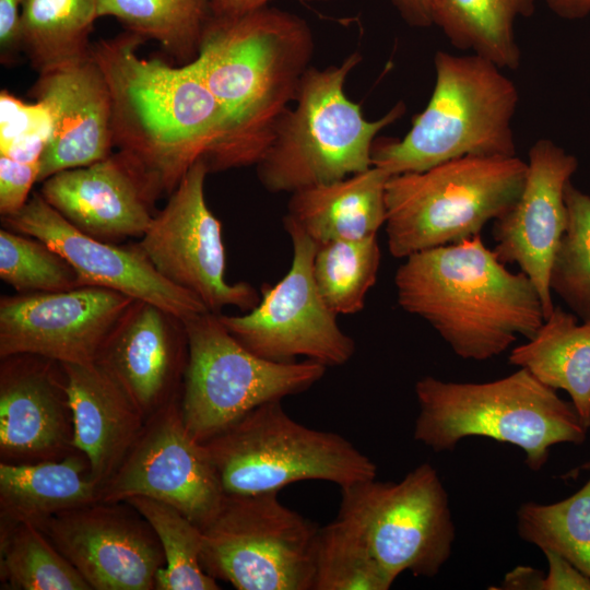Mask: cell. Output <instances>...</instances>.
Returning <instances> with one entry per match:
<instances>
[{
  "mask_svg": "<svg viewBox=\"0 0 590 590\" xmlns=\"http://www.w3.org/2000/svg\"><path fill=\"white\" fill-rule=\"evenodd\" d=\"M312 31L300 16L262 7L209 19L193 61L214 97L223 138L209 172L256 165L311 67Z\"/></svg>",
  "mask_w": 590,
  "mask_h": 590,
  "instance_id": "obj_1",
  "label": "cell"
},
{
  "mask_svg": "<svg viewBox=\"0 0 590 590\" xmlns=\"http://www.w3.org/2000/svg\"><path fill=\"white\" fill-rule=\"evenodd\" d=\"M144 42L125 31L96 42L92 55L110 93L114 146L143 169L162 197L198 160L215 152L224 129L194 62L174 67L141 58Z\"/></svg>",
  "mask_w": 590,
  "mask_h": 590,
  "instance_id": "obj_2",
  "label": "cell"
},
{
  "mask_svg": "<svg viewBox=\"0 0 590 590\" xmlns=\"http://www.w3.org/2000/svg\"><path fill=\"white\" fill-rule=\"evenodd\" d=\"M404 259L394 275L399 306L461 358L498 356L519 337L531 339L545 319L533 282L510 272L481 235Z\"/></svg>",
  "mask_w": 590,
  "mask_h": 590,
  "instance_id": "obj_3",
  "label": "cell"
},
{
  "mask_svg": "<svg viewBox=\"0 0 590 590\" xmlns=\"http://www.w3.org/2000/svg\"><path fill=\"white\" fill-rule=\"evenodd\" d=\"M415 396L414 439L436 452L452 450L467 437H486L519 447L528 468L539 472L553 446L581 445L587 437L573 403L522 367L487 382L425 376L416 381Z\"/></svg>",
  "mask_w": 590,
  "mask_h": 590,
  "instance_id": "obj_4",
  "label": "cell"
},
{
  "mask_svg": "<svg viewBox=\"0 0 590 590\" xmlns=\"http://www.w3.org/2000/svg\"><path fill=\"white\" fill-rule=\"evenodd\" d=\"M434 69L426 107L402 139L375 140L373 166L393 176L468 155H517L512 119L519 93L503 69L475 54L442 50Z\"/></svg>",
  "mask_w": 590,
  "mask_h": 590,
  "instance_id": "obj_5",
  "label": "cell"
},
{
  "mask_svg": "<svg viewBox=\"0 0 590 590\" xmlns=\"http://www.w3.org/2000/svg\"><path fill=\"white\" fill-rule=\"evenodd\" d=\"M361 61L362 55L354 51L340 64L306 71L295 107L283 116L270 146L255 165L267 191L293 193L373 167L377 134L406 108L398 102L377 120L364 117L361 106L344 92L346 78Z\"/></svg>",
  "mask_w": 590,
  "mask_h": 590,
  "instance_id": "obj_6",
  "label": "cell"
},
{
  "mask_svg": "<svg viewBox=\"0 0 590 590\" xmlns=\"http://www.w3.org/2000/svg\"><path fill=\"white\" fill-rule=\"evenodd\" d=\"M527 167L517 155H468L390 176L385 223L390 253L404 259L481 235L518 200Z\"/></svg>",
  "mask_w": 590,
  "mask_h": 590,
  "instance_id": "obj_7",
  "label": "cell"
},
{
  "mask_svg": "<svg viewBox=\"0 0 590 590\" xmlns=\"http://www.w3.org/2000/svg\"><path fill=\"white\" fill-rule=\"evenodd\" d=\"M225 494L280 492L302 481L342 487L376 479V464L340 434L292 418L282 400L261 404L203 442Z\"/></svg>",
  "mask_w": 590,
  "mask_h": 590,
  "instance_id": "obj_8",
  "label": "cell"
},
{
  "mask_svg": "<svg viewBox=\"0 0 590 590\" xmlns=\"http://www.w3.org/2000/svg\"><path fill=\"white\" fill-rule=\"evenodd\" d=\"M189 345L181 412L204 442L255 408L308 390L327 367L311 359L274 362L241 345L210 311L184 320Z\"/></svg>",
  "mask_w": 590,
  "mask_h": 590,
  "instance_id": "obj_9",
  "label": "cell"
},
{
  "mask_svg": "<svg viewBox=\"0 0 590 590\" xmlns=\"http://www.w3.org/2000/svg\"><path fill=\"white\" fill-rule=\"evenodd\" d=\"M279 492L225 494L202 528L201 565L237 590H312L319 527Z\"/></svg>",
  "mask_w": 590,
  "mask_h": 590,
  "instance_id": "obj_10",
  "label": "cell"
},
{
  "mask_svg": "<svg viewBox=\"0 0 590 590\" xmlns=\"http://www.w3.org/2000/svg\"><path fill=\"white\" fill-rule=\"evenodd\" d=\"M337 519L363 540L393 580L404 571L438 575L456 538L447 491L428 462L399 482L371 479L342 487Z\"/></svg>",
  "mask_w": 590,
  "mask_h": 590,
  "instance_id": "obj_11",
  "label": "cell"
},
{
  "mask_svg": "<svg viewBox=\"0 0 590 590\" xmlns=\"http://www.w3.org/2000/svg\"><path fill=\"white\" fill-rule=\"evenodd\" d=\"M293 247L288 271L275 284L261 287L259 303L241 315L219 318L253 354L274 362L311 359L328 367L346 364L355 342L338 324L314 279L317 244L296 225L283 221Z\"/></svg>",
  "mask_w": 590,
  "mask_h": 590,
  "instance_id": "obj_12",
  "label": "cell"
},
{
  "mask_svg": "<svg viewBox=\"0 0 590 590\" xmlns=\"http://www.w3.org/2000/svg\"><path fill=\"white\" fill-rule=\"evenodd\" d=\"M209 173L204 158L188 169L139 244L164 279L191 293L210 312L222 314L225 307L248 311L260 295L249 283L226 281L222 225L204 197Z\"/></svg>",
  "mask_w": 590,
  "mask_h": 590,
  "instance_id": "obj_13",
  "label": "cell"
},
{
  "mask_svg": "<svg viewBox=\"0 0 590 590\" xmlns=\"http://www.w3.org/2000/svg\"><path fill=\"white\" fill-rule=\"evenodd\" d=\"M134 496L172 505L199 528L219 511L225 493L203 442L187 429L181 398L145 420L119 468L104 484L102 502Z\"/></svg>",
  "mask_w": 590,
  "mask_h": 590,
  "instance_id": "obj_14",
  "label": "cell"
},
{
  "mask_svg": "<svg viewBox=\"0 0 590 590\" xmlns=\"http://www.w3.org/2000/svg\"><path fill=\"white\" fill-rule=\"evenodd\" d=\"M92 590H154L161 542L128 502H95L35 524Z\"/></svg>",
  "mask_w": 590,
  "mask_h": 590,
  "instance_id": "obj_15",
  "label": "cell"
},
{
  "mask_svg": "<svg viewBox=\"0 0 590 590\" xmlns=\"http://www.w3.org/2000/svg\"><path fill=\"white\" fill-rule=\"evenodd\" d=\"M2 227L46 243L75 270L82 286H99L157 305L182 320L209 311L191 293L164 279L140 244L118 245L74 227L34 191L16 213L1 216Z\"/></svg>",
  "mask_w": 590,
  "mask_h": 590,
  "instance_id": "obj_16",
  "label": "cell"
},
{
  "mask_svg": "<svg viewBox=\"0 0 590 590\" xmlns=\"http://www.w3.org/2000/svg\"><path fill=\"white\" fill-rule=\"evenodd\" d=\"M133 298L81 286L0 298V357L35 354L60 363H94L108 333Z\"/></svg>",
  "mask_w": 590,
  "mask_h": 590,
  "instance_id": "obj_17",
  "label": "cell"
},
{
  "mask_svg": "<svg viewBox=\"0 0 590 590\" xmlns=\"http://www.w3.org/2000/svg\"><path fill=\"white\" fill-rule=\"evenodd\" d=\"M527 166L518 200L494 221V252L533 282L546 318L554 308L551 268L567 223L565 189L578 161L552 140L540 139L529 150Z\"/></svg>",
  "mask_w": 590,
  "mask_h": 590,
  "instance_id": "obj_18",
  "label": "cell"
},
{
  "mask_svg": "<svg viewBox=\"0 0 590 590\" xmlns=\"http://www.w3.org/2000/svg\"><path fill=\"white\" fill-rule=\"evenodd\" d=\"M62 363L35 354L0 357V462L59 460L75 451Z\"/></svg>",
  "mask_w": 590,
  "mask_h": 590,
  "instance_id": "obj_19",
  "label": "cell"
},
{
  "mask_svg": "<svg viewBox=\"0 0 590 590\" xmlns=\"http://www.w3.org/2000/svg\"><path fill=\"white\" fill-rule=\"evenodd\" d=\"M188 356L184 320L157 305L133 299L108 333L95 363L146 420L181 398Z\"/></svg>",
  "mask_w": 590,
  "mask_h": 590,
  "instance_id": "obj_20",
  "label": "cell"
},
{
  "mask_svg": "<svg viewBox=\"0 0 590 590\" xmlns=\"http://www.w3.org/2000/svg\"><path fill=\"white\" fill-rule=\"evenodd\" d=\"M39 192L79 231L115 244L141 238L161 198L143 169L121 151L50 176Z\"/></svg>",
  "mask_w": 590,
  "mask_h": 590,
  "instance_id": "obj_21",
  "label": "cell"
},
{
  "mask_svg": "<svg viewBox=\"0 0 590 590\" xmlns=\"http://www.w3.org/2000/svg\"><path fill=\"white\" fill-rule=\"evenodd\" d=\"M30 94L45 106L52 121L37 182L113 153L110 93L93 55L40 73Z\"/></svg>",
  "mask_w": 590,
  "mask_h": 590,
  "instance_id": "obj_22",
  "label": "cell"
},
{
  "mask_svg": "<svg viewBox=\"0 0 590 590\" xmlns=\"http://www.w3.org/2000/svg\"><path fill=\"white\" fill-rule=\"evenodd\" d=\"M62 365L73 416V447L87 458L102 491L134 444L145 418L95 362Z\"/></svg>",
  "mask_w": 590,
  "mask_h": 590,
  "instance_id": "obj_23",
  "label": "cell"
},
{
  "mask_svg": "<svg viewBox=\"0 0 590 590\" xmlns=\"http://www.w3.org/2000/svg\"><path fill=\"white\" fill-rule=\"evenodd\" d=\"M390 175L376 166L343 179L291 193L283 221L317 245L377 235L386 223Z\"/></svg>",
  "mask_w": 590,
  "mask_h": 590,
  "instance_id": "obj_24",
  "label": "cell"
},
{
  "mask_svg": "<svg viewBox=\"0 0 590 590\" xmlns=\"http://www.w3.org/2000/svg\"><path fill=\"white\" fill-rule=\"evenodd\" d=\"M99 499L101 487L87 458L79 450L59 460L0 462V526L22 521L37 524Z\"/></svg>",
  "mask_w": 590,
  "mask_h": 590,
  "instance_id": "obj_25",
  "label": "cell"
},
{
  "mask_svg": "<svg viewBox=\"0 0 590 590\" xmlns=\"http://www.w3.org/2000/svg\"><path fill=\"white\" fill-rule=\"evenodd\" d=\"M511 365L528 369L545 386L566 391L583 424L590 425V321L554 306L535 334L514 347Z\"/></svg>",
  "mask_w": 590,
  "mask_h": 590,
  "instance_id": "obj_26",
  "label": "cell"
},
{
  "mask_svg": "<svg viewBox=\"0 0 590 590\" xmlns=\"http://www.w3.org/2000/svg\"><path fill=\"white\" fill-rule=\"evenodd\" d=\"M534 8L535 0H437L433 25L457 49L479 55L503 70H515L521 61L515 24L532 15Z\"/></svg>",
  "mask_w": 590,
  "mask_h": 590,
  "instance_id": "obj_27",
  "label": "cell"
},
{
  "mask_svg": "<svg viewBox=\"0 0 590 590\" xmlns=\"http://www.w3.org/2000/svg\"><path fill=\"white\" fill-rule=\"evenodd\" d=\"M99 0H22V50L38 74L92 55Z\"/></svg>",
  "mask_w": 590,
  "mask_h": 590,
  "instance_id": "obj_28",
  "label": "cell"
},
{
  "mask_svg": "<svg viewBox=\"0 0 590 590\" xmlns=\"http://www.w3.org/2000/svg\"><path fill=\"white\" fill-rule=\"evenodd\" d=\"M98 15L113 16L126 31L157 42L182 66L197 59L212 14L209 0H99Z\"/></svg>",
  "mask_w": 590,
  "mask_h": 590,
  "instance_id": "obj_29",
  "label": "cell"
},
{
  "mask_svg": "<svg viewBox=\"0 0 590 590\" xmlns=\"http://www.w3.org/2000/svg\"><path fill=\"white\" fill-rule=\"evenodd\" d=\"M1 589L92 590L39 528L30 522L0 526Z\"/></svg>",
  "mask_w": 590,
  "mask_h": 590,
  "instance_id": "obj_30",
  "label": "cell"
},
{
  "mask_svg": "<svg viewBox=\"0 0 590 590\" xmlns=\"http://www.w3.org/2000/svg\"><path fill=\"white\" fill-rule=\"evenodd\" d=\"M517 531L523 541L562 556L590 578V479L557 503L522 504Z\"/></svg>",
  "mask_w": 590,
  "mask_h": 590,
  "instance_id": "obj_31",
  "label": "cell"
},
{
  "mask_svg": "<svg viewBox=\"0 0 590 590\" xmlns=\"http://www.w3.org/2000/svg\"><path fill=\"white\" fill-rule=\"evenodd\" d=\"M151 524L165 556L154 590H217L216 579L201 565L202 530L166 503L134 496L127 499Z\"/></svg>",
  "mask_w": 590,
  "mask_h": 590,
  "instance_id": "obj_32",
  "label": "cell"
},
{
  "mask_svg": "<svg viewBox=\"0 0 590 590\" xmlns=\"http://www.w3.org/2000/svg\"><path fill=\"white\" fill-rule=\"evenodd\" d=\"M380 259L377 235L317 245L314 279L322 299L337 316L357 314L364 308Z\"/></svg>",
  "mask_w": 590,
  "mask_h": 590,
  "instance_id": "obj_33",
  "label": "cell"
},
{
  "mask_svg": "<svg viewBox=\"0 0 590 590\" xmlns=\"http://www.w3.org/2000/svg\"><path fill=\"white\" fill-rule=\"evenodd\" d=\"M393 582L350 527L337 518L319 527L312 590H388Z\"/></svg>",
  "mask_w": 590,
  "mask_h": 590,
  "instance_id": "obj_34",
  "label": "cell"
},
{
  "mask_svg": "<svg viewBox=\"0 0 590 590\" xmlns=\"http://www.w3.org/2000/svg\"><path fill=\"white\" fill-rule=\"evenodd\" d=\"M567 223L555 252L550 288L582 321H590V196L571 181L565 189Z\"/></svg>",
  "mask_w": 590,
  "mask_h": 590,
  "instance_id": "obj_35",
  "label": "cell"
},
{
  "mask_svg": "<svg viewBox=\"0 0 590 590\" xmlns=\"http://www.w3.org/2000/svg\"><path fill=\"white\" fill-rule=\"evenodd\" d=\"M0 278L20 294L66 292L81 287L73 267L38 238L0 229Z\"/></svg>",
  "mask_w": 590,
  "mask_h": 590,
  "instance_id": "obj_36",
  "label": "cell"
},
{
  "mask_svg": "<svg viewBox=\"0 0 590 590\" xmlns=\"http://www.w3.org/2000/svg\"><path fill=\"white\" fill-rule=\"evenodd\" d=\"M52 133L45 106L24 102L7 90L0 93V154L20 162L39 163Z\"/></svg>",
  "mask_w": 590,
  "mask_h": 590,
  "instance_id": "obj_37",
  "label": "cell"
},
{
  "mask_svg": "<svg viewBox=\"0 0 590 590\" xmlns=\"http://www.w3.org/2000/svg\"><path fill=\"white\" fill-rule=\"evenodd\" d=\"M39 163L20 162L0 154V214L19 212L31 197L37 182Z\"/></svg>",
  "mask_w": 590,
  "mask_h": 590,
  "instance_id": "obj_38",
  "label": "cell"
},
{
  "mask_svg": "<svg viewBox=\"0 0 590 590\" xmlns=\"http://www.w3.org/2000/svg\"><path fill=\"white\" fill-rule=\"evenodd\" d=\"M22 0H0V59L12 64L22 50Z\"/></svg>",
  "mask_w": 590,
  "mask_h": 590,
  "instance_id": "obj_39",
  "label": "cell"
},
{
  "mask_svg": "<svg viewBox=\"0 0 590 590\" xmlns=\"http://www.w3.org/2000/svg\"><path fill=\"white\" fill-rule=\"evenodd\" d=\"M548 571L542 576L541 590H590V578L562 556L544 552Z\"/></svg>",
  "mask_w": 590,
  "mask_h": 590,
  "instance_id": "obj_40",
  "label": "cell"
},
{
  "mask_svg": "<svg viewBox=\"0 0 590 590\" xmlns=\"http://www.w3.org/2000/svg\"><path fill=\"white\" fill-rule=\"evenodd\" d=\"M437 0H390L406 24L413 27L433 25V10Z\"/></svg>",
  "mask_w": 590,
  "mask_h": 590,
  "instance_id": "obj_41",
  "label": "cell"
},
{
  "mask_svg": "<svg viewBox=\"0 0 590 590\" xmlns=\"http://www.w3.org/2000/svg\"><path fill=\"white\" fill-rule=\"evenodd\" d=\"M271 0H209L213 16H237L268 5ZM328 2L333 0H302Z\"/></svg>",
  "mask_w": 590,
  "mask_h": 590,
  "instance_id": "obj_42",
  "label": "cell"
},
{
  "mask_svg": "<svg viewBox=\"0 0 590 590\" xmlns=\"http://www.w3.org/2000/svg\"><path fill=\"white\" fill-rule=\"evenodd\" d=\"M557 16L578 20L590 14V0H543Z\"/></svg>",
  "mask_w": 590,
  "mask_h": 590,
  "instance_id": "obj_43",
  "label": "cell"
},
{
  "mask_svg": "<svg viewBox=\"0 0 590 590\" xmlns=\"http://www.w3.org/2000/svg\"><path fill=\"white\" fill-rule=\"evenodd\" d=\"M543 574L530 567H517L504 580L507 589H539Z\"/></svg>",
  "mask_w": 590,
  "mask_h": 590,
  "instance_id": "obj_44",
  "label": "cell"
},
{
  "mask_svg": "<svg viewBox=\"0 0 590 590\" xmlns=\"http://www.w3.org/2000/svg\"><path fill=\"white\" fill-rule=\"evenodd\" d=\"M588 430H590V425H589V428H588Z\"/></svg>",
  "mask_w": 590,
  "mask_h": 590,
  "instance_id": "obj_45",
  "label": "cell"
}]
</instances>
